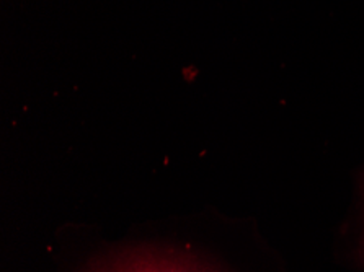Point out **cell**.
I'll list each match as a JSON object with an SVG mask.
<instances>
[{
  "label": "cell",
  "mask_w": 364,
  "mask_h": 272,
  "mask_svg": "<svg viewBox=\"0 0 364 272\" xmlns=\"http://www.w3.org/2000/svg\"><path fill=\"white\" fill-rule=\"evenodd\" d=\"M109 272H195L190 268H185L178 263L170 261H136V263L126 264Z\"/></svg>",
  "instance_id": "cell-1"
}]
</instances>
